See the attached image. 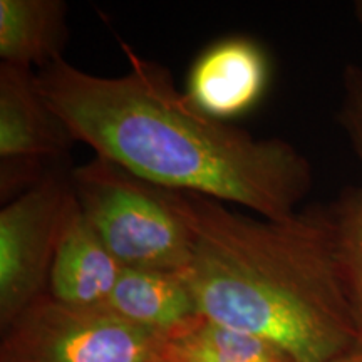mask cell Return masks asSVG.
I'll use <instances>...</instances> for the list:
<instances>
[{"label": "cell", "instance_id": "cell-1", "mask_svg": "<svg viewBox=\"0 0 362 362\" xmlns=\"http://www.w3.org/2000/svg\"><path fill=\"white\" fill-rule=\"evenodd\" d=\"M128 69L89 74L64 57L35 74L76 143L156 187L197 193L287 220L310 192L312 166L280 138H257L208 116L160 62L121 40Z\"/></svg>", "mask_w": 362, "mask_h": 362}, {"label": "cell", "instance_id": "cell-12", "mask_svg": "<svg viewBox=\"0 0 362 362\" xmlns=\"http://www.w3.org/2000/svg\"><path fill=\"white\" fill-rule=\"evenodd\" d=\"M168 346L187 362H296L279 347L221 327L203 315L173 334Z\"/></svg>", "mask_w": 362, "mask_h": 362}, {"label": "cell", "instance_id": "cell-11", "mask_svg": "<svg viewBox=\"0 0 362 362\" xmlns=\"http://www.w3.org/2000/svg\"><path fill=\"white\" fill-rule=\"evenodd\" d=\"M67 39L62 0H0V59L6 64L44 69L62 59Z\"/></svg>", "mask_w": 362, "mask_h": 362}, {"label": "cell", "instance_id": "cell-14", "mask_svg": "<svg viewBox=\"0 0 362 362\" xmlns=\"http://www.w3.org/2000/svg\"><path fill=\"white\" fill-rule=\"evenodd\" d=\"M155 362H187V361L181 359L180 356H176L175 352L171 351V347L168 346V344H166L165 352H163V354H161L160 357H158V359H156Z\"/></svg>", "mask_w": 362, "mask_h": 362}, {"label": "cell", "instance_id": "cell-15", "mask_svg": "<svg viewBox=\"0 0 362 362\" xmlns=\"http://www.w3.org/2000/svg\"><path fill=\"white\" fill-rule=\"evenodd\" d=\"M354 12H356L357 21H359V24L362 25V0H359V2H356V6H354Z\"/></svg>", "mask_w": 362, "mask_h": 362}, {"label": "cell", "instance_id": "cell-10", "mask_svg": "<svg viewBox=\"0 0 362 362\" xmlns=\"http://www.w3.org/2000/svg\"><path fill=\"white\" fill-rule=\"evenodd\" d=\"M106 309L166 339L202 315L183 275L131 267L121 272Z\"/></svg>", "mask_w": 362, "mask_h": 362}, {"label": "cell", "instance_id": "cell-8", "mask_svg": "<svg viewBox=\"0 0 362 362\" xmlns=\"http://www.w3.org/2000/svg\"><path fill=\"white\" fill-rule=\"evenodd\" d=\"M337 119L346 133L362 170V69L347 66L342 74V98ZM332 232L339 277L349 304L362 349V181L346 189L330 208H325Z\"/></svg>", "mask_w": 362, "mask_h": 362}, {"label": "cell", "instance_id": "cell-9", "mask_svg": "<svg viewBox=\"0 0 362 362\" xmlns=\"http://www.w3.org/2000/svg\"><path fill=\"white\" fill-rule=\"evenodd\" d=\"M123 269L84 218L74 197L49 274V296L71 307L101 309Z\"/></svg>", "mask_w": 362, "mask_h": 362}, {"label": "cell", "instance_id": "cell-6", "mask_svg": "<svg viewBox=\"0 0 362 362\" xmlns=\"http://www.w3.org/2000/svg\"><path fill=\"white\" fill-rule=\"evenodd\" d=\"M269 78L264 49L248 37H228L210 45L194 61L185 93L208 116L225 121L253 110Z\"/></svg>", "mask_w": 362, "mask_h": 362}, {"label": "cell", "instance_id": "cell-7", "mask_svg": "<svg viewBox=\"0 0 362 362\" xmlns=\"http://www.w3.org/2000/svg\"><path fill=\"white\" fill-rule=\"evenodd\" d=\"M76 139L37 88L30 69L0 62V158L42 163L69 153Z\"/></svg>", "mask_w": 362, "mask_h": 362}, {"label": "cell", "instance_id": "cell-13", "mask_svg": "<svg viewBox=\"0 0 362 362\" xmlns=\"http://www.w3.org/2000/svg\"><path fill=\"white\" fill-rule=\"evenodd\" d=\"M332 362H362V349H354L347 354H344L337 359H334Z\"/></svg>", "mask_w": 362, "mask_h": 362}, {"label": "cell", "instance_id": "cell-2", "mask_svg": "<svg viewBox=\"0 0 362 362\" xmlns=\"http://www.w3.org/2000/svg\"><path fill=\"white\" fill-rule=\"evenodd\" d=\"M163 189L192 235L183 279L205 319L296 362H332L357 349L325 208L252 218L203 194Z\"/></svg>", "mask_w": 362, "mask_h": 362}, {"label": "cell", "instance_id": "cell-4", "mask_svg": "<svg viewBox=\"0 0 362 362\" xmlns=\"http://www.w3.org/2000/svg\"><path fill=\"white\" fill-rule=\"evenodd\" d=\"M4 330L2 362H155L168 344L106 307H71L47 292Z\"/></svg>", "mask_w": 362, "mask_h": 362}, {"label": "cell", "instance_id": "cell-3", "mask_svg": "<svg viewBox=\"0 0 362 362\" xmlns=\"http://www.w3.org/2000/svg\"><path fill=\"white\" fill-rule=\"evenodd\" d=\"M69 180L84 218L121 265L185 274L192 235L165 189L101 156L72 170Z\"/></svg>", "mask_w": 362, "mask_h": 362}, {"label": "cell", "instance_id": "cell-5", "mask_svg": "<svg viewBox=\"0 0 362 362\" xmlns=\"http://www.w3.org/2000/svg\"><path fill=\"white\" fill-rule=\"evenodd\" d=\"M74 193L71 180L51 170L0 210V319L2 327L47 292L49 274Z\"/></svg>", "mask_w": 362, "mask_h": 362}]
</instances>
